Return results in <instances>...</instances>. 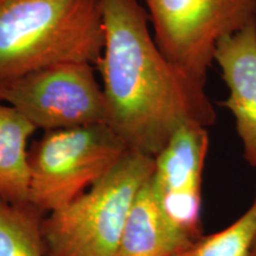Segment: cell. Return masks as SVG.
Instances as JSON below:
<instances>
[{
  "label": "cell",
  "instance_id": "obj_1",
  "mask_svg": "<svg viewBox=\"0 0 256 256\" xmlns=\"http://www.w3.org/2000/svg\"><path fill=\"white\" fill-rule=\"evenodd\" d=\"M104 124L128 151L153 156L186 124L209 127L216 113L206 86L164 56L139 0H101Z\"/></svg>",
  "mask_w": 256,
  "mask_h": 256
},
{
  "label": "cell",
  "instance_id": "obj_2",
  "mask_svg": "<svg viewBox=\"0 0 256 256\" xmlns=\"http://www.w3.org/2000/svg\"><path fill=\"white\" fill-rule=\"evenodd\" d=\"M104 46L101 0H0V90L54 64L98 66Z\"/></svg>",
  "mask_w": 256,
  "mask_h": 256
},
{
  "label": "cell",
  "instance_id": "obj_3",
  "mask_svg": "<svg viewBox=\"0 0 256 256\" xmlns=\"http://www.w3.org/2000/svg\"><path fill=\"white\" fill-rule=\"evenodd\" d=\"M154 158L128 151L98 183L42 222L44 256H115L136 194Z\"/></svg>",
  "mask_w": 256,
  "mask_h": 256
},
{
  "label": "cell",
  "instance_id": "obj_4",
  "mask_svg": "<svg viewBox=\"0 0 256 256\" xmlns=\"http://www.w3.org/2000/svg\"><path fill=\"white\" fill-rule=\"evenodd\" d=\"M128 152L106 124L46 132L28 150V203L46 215L66 206Z\"/></svg>",
  "mask_w": 256,
  "mask_h": 256
},
{
  "label": "cell",
  "instance_id": "obj_5",
  "mask_svg": "<svg viewBox=\"0 0 256 256\" xmlns=\"http://www.w3.org/2000/svg\"><path fill=\"white\" fill-rule=\"evenodd\" d=\"M153 38L184 75L206 86L222 38L256 22V0H145Z\"/></svg>",
  "mask_w": 256,
  "mask_h": 256
},
{
  "label": "cell",
  "instance_id": "obj_6",
  "mask_svg": "<svg viewBox=\"0 0 256 256\" xmlns=\"http://www.w3.org/2000/svg\"><path fill=\"white\" fill-rule=\"evenodd\" d=\"M36 130L46 132L104 124V98L95 66L63 62L23 76L0 90Z\"/></svg>",
  "mask_w": 256,
  "mask_h": 256
},
{
  "label": "cell",
  "instance_id": "obj_7",
  "mask_svg": "<svg viewBox=\"0 0 256 256\" xmlns=\"http://www.w3.org/2000/svg\"><path fill=\"white\" fill-rule=\"evenodd\" d=\"M209 145L206 127L186 124L154 156L151 183L160 206L191 241L203 235L202 180Z\"/></svg>",
  "mask_w": 256,
  "mask_h": 256
},
{
  "label": "cell",
  "instance_id": "obj_8",
  "mask_svg": "<svg viewBox=\"0 0 256 256\" xmlns=\"http://www.w3.org/2000/svg\"><path fill=\"white\" fill-rule=\"evenodd\" d=\"M214 62L229 90L224 106L235 119L243 156L256 168V22L222 38Z\"/></svg>",
  "mask_w": 256,
  "mask_h": 256
},
{
  "label": "cell",
  "instance_id": "obj_9",
  "mask_svg": "<svg viewBox=\"0 0 256 256\" xmlns=\"http://www.w3.org/2000/svg\"><path fill=\"white\" fill-rule=\"evenodd\" d=\"M191 242L166 216L150 178L130 208L115 256H176Z\"/></svg>",
  "mask_w": 256,
  "mask_h": 256
},
{
  "label": "cell",
  "instance_id": "obj_10",
  "mask_svg": "<svg viewBox=\"0 0 256 256\" xmlns=\"http://www.w3.org/2000/svg\"><path fill=\"white\" fill-rule=\"evenodd\" d=\"M36 128L11 106L0 102V200L28 203V142Z\"/></svg>",
  "mask_w": 256,
  "mask_h": 256
},
{
  "label": "cell",
  "instance_id": "obj_11",
  "mask_svg": "<svg viewBox=\"0 0 256 256\" xmlns=\"http://www.w3.org/2000/svg\"><path fill=\"white\" fill-rule=\"evenodd\" d=\"M44 217L46 214L28 202L0 200V256H44Z\"/></svg>",
  "mask_w": 256,
  "mask_h": 256
},
{
  "label": "cell",
  "instance_id": "obj_12",
  "mask_svg": "<svg viewBox=\"0 0 256 256\" xmlns=\"http://www.w3.org/2000/svg\"><path fill=\"white\" fill-rule=\"evenodd\" d=\"M256 198L235 222L220 232L202 235L176 256H255Z\"/></svg>",
  "mask_w": 256,
  "mask_h": 256
},
{
  "label": "cell",
  "instance_id": "obj_13",
  "mask_svg": "<svg viewBox=\"0 0 256 256\" xmlns=\"http://www.w3.org/2000/svg\"><path fill=\"white\" fill-rule=\"evenodd\" d=\"M255 198H256V194H255ZM252 250H254V254L256 256V235L254 238V244H252Z\"/></svg>",
  "mask_w": 256,
  "mask_h": 256
}]
</instances>
